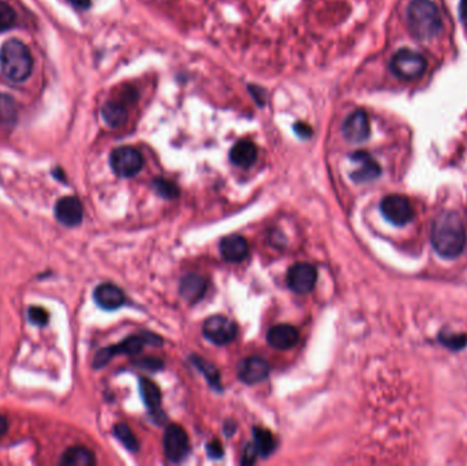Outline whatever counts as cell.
<instances>
[{"label": "cell", "mask_w": 467, "mask_h": 466, "mask_svg": "<svg viewBox=\"0 0 467 466\" xmlns=\"http://www.w3.org/2000/svg\"><path fill=\"white\" fill-rule=\"evenodd\" d=\"M431 241L436 253L443 259H456L466 245L465 224L453 211H443L433 220Z\"/></svg>", "instance_id": "1"}, {"label": "cell", "mask_w": 467, "mask_h": 466, "mask_svg": "<svg viewBox=\"0 0 467 466\" xmlns=\"http://www.w3.org/2000/svg\"><path fill=\"white\" fill-rule=\"evenodd\" d=\"M0 70L13 82L26 81L33 70L29 48L17 38L7 40L0 48Z\"/></svg>", "instance_id": "2"}, {"label": "cell", "mask_w": 467, "mask_h": 466, "mask_svg": "<svg viewBox=\"0 0 467 466\" xmlns=\"http://www.w3.org/2000/svg\"><path fill=\"white\" fill-rule=\"evenodd\" d=\"M409 29L418 40H429L443 28L441 14L431 0H413L407 9Z\"/></svg>", "instance_id": "3"}, {"label": "cell", "mask_w": 467, "mask_h": 466, "mask_svg": "<svg viewBox=\"0 0 467 466\" xmlns=\"http://www.w3.org/2000/svg\"><path fill=\"white\" fill-rule=\"evenodd\" d=\"M163 343V340L160 337H157L155 334H142V335H134L130 337L127 340L114 345L111 347H105L102 349L93 359V368L95 369H100L105 367L111 359L115 354H129V356H136L139 354V352L144 349V346L146 345H152V346H160Z\"/></svg>", "instance_id": "4"}, {"label": "cell", "mask_w": 467, "mask_h": 466, "mask_svg": "<svg viewBox=\"0 0 467 466\" xmlns=\"http://www.w3.org/2000/svg\"><path fill=\"white\" fill-rule=\"evenodd\" d=\"M391 72L400 80L412 81L419 78L426 70V59L418 53L409 48H402L397 51L391 62Z\"/></svg>", "instance_id": "5"}, {"label": "cell", "mask_w": 467, "mask_h": 466, "mask_svg": "<svg viewBox=\"0 0 467 466\" xmlns=\"http://www.w3.org/2000/svg\"><path fill=\"white\" fill-rule=\"evenodd\" d=\"M112 171L122 178H131L137 175L142 168V156L136 148L121 146L112 151L109 156Z\"/></svg>", "instance_id": "6"}, {"label": "cell", "mask_w": 467, "mask_h": 466, "mask_svg": "<svg viewBox=\"0 0 467 466\" xmlns=\"http://www.w3.org/2000/svg\"><path fill=\"white\" fill-rule=\"evenodd\" d=\"M381 214L395 226H406L414 217V210L410 201L399 195H391L381 200Z\"/></svg>", "instance_id": "7"}, {"label": "cell", "mask_w": 467, "mask_h": 466, "mask_svg": "<svg viewBox=\"0 0 467 466\" xmlns=\"http://www.w3.org/2000/svg\"><path fill=\"white\" fill-rule=\"evenodd\" d=\"M203 332L208 341L219 346H225L235 340L238 330L237 324L232 320L222 315H216L205 320L203 325Z\"/></svg>", "instance_id": "8"}, {"label": "cell", "mask_w": 467, "mask_h": 466, "mask_svg": "<svg viewBox=\"0 0 467 466\" xmlns=\"http://www.w3.org/2000/svg\"><path fill=\"white\" fill-rule=\"evenodd\" d=\"M164 454L168 461L178 464L185 460L189 453V438L179 426H170L164 433Z\"/></svg>", "instance_id": "9"}, {"label": "cell", "mask_w": 467, "mask_h": 466, "mask_svg": "<svg viewBox=\"0 0 467 466\" xmlns=\"http://www.w3.org/2000/svg\"><path fill=\"white\" fill-rule=\"evenodd\" d=\"M317 271L309 263H296L287 273V285L296 294H309L316 286Z\"/></svg>", "instance_id": "10"}, {"label": "cell", "mask_w": 467, "mask_h": 466, "mask_svg": "<svg viewBox=\"0 0 467 466\" xmlns=\"http://www.w3.org/2000/svg\"><path fill=\"white\" fill-rule=\"evenodd\" d=\"M342 130L345 139L350 143H360L367 140L370 134V122L366 112L355 111L348 115Z\"/></svg>", "instance_id": "11"}, {"label": "cell", "mask_w": 467, "mask_h": 466, "mask_svg": "<svg viewBox=\"0 0 467 466\" xmlns=\"http://www.w3.org/2000/svg\"><path fill=\"white\" fill-rule=\"evenodd\" d=\"M55 216L62 224L68 227L78 226L84 217L82 204L78 198H60L55 205Z\"/></svg>", "instance_id": "12"}, {"label": "cell", "mask_w": 467, "mask_h": 466, "mask_svg": "<svg viewBox=\"0 0 467 466\" xmlns=\"http://www.w3.org/2000/svg\"><path fill=\"white\" fill-rule=\"evenodd\" d=\"M351 161L357 164V168L351 173V180L357 183L376 180L381 174L380 166L367 152H355Z\"/></svg>", "instance_id": "13"}, {"label": "cell", "mask_w": 467, "mask_h": 466, "mask_svg": "<svg viewBox=\"0 0 467 466\" xmlns=\"http://www.w3.org/2000/svg\"><path fill=\"white\" fill-rule=\"evenodd\" d=\"M269 374L268 362L261 357H249L243 359L238 367V376L246 384H256Z\"/></svg>", "instance_id": "14"}, {"label": "cell", "mask_w": 467, "mask_h": 466, "mask_svg": "<svg viewBox=\"0 0 467 466\" xmlns=\"http://www.w3.org/2000/svg\"><path fill=\"white\" fill-rule=\"evenodd\" d=\"M267 341L277 350H287L294 347L299 341V332L290 324H277L269 328Z\"/></svg>", "instance_id": "15"}, {"label": "cell", "mask_w": 467, "mask_h": 466, "mask_svg": "<svg viewBox=\"0 0 467 466\" xmlns=\"http://www.w3.org/2000/svg\"><path fill=\"white\" fill-rule=\"evenodd\" d=\"M93 297L96 304L105 310H115L124 304V294L122 288L112 283H103L96 287Z\"/></svg>", "instance_id": "16"}, {"label": "cell", "mask_w": 467, "mask_h": 466, "mask_svg": "<svg viewBox=\"0 0 467 466\" xmlns=\"http://www.w3.org/2000/svg\"><path fill=\"white\" fill-rule=\"evenodd\" d=\"M220 253L225 261L241 263L249 253L247 241L241 235H228L220 242Z\"/></svg>", "instance_id": "17"}, {"label": "cell", "mask_w": 467, "mask_h": 466, "mask_svg": "<svg viewBox=\"0 0 467 466\" xmlns=\"http://www.w3.org/2000/svg\"><path fill=\"white\" fill-rule=\"evenodd\" d=\"M205 290H207L205 279L195 273H190V275H186L185 278H182L181 285H179V293H181L182 298L190 304L198 303L204 297Z\"/></svg>", "instance_id": "18"}, {"label": "cell", "mask_w": 467, "mask_h": 466, "mask_svg": "<svg viewBox=\"0 0 467 466\" xmlns=\"http://www.w3.org/2000/svg\"><path fill=\"white\" fill-rule=\"evenodd\" d=\"M257 159V148L252 141L241 140L230 151V161L238 167H250Z\"/></svg>", "instance_id": "19"}, {"label": "cell", "mask_w": 467, "mask_h": 466, "mask_svg": "<svg viewBox=\"0 0 467 466\" xmlns=\"http://www.w3.org/2000/svg\"><path fill=\"white\" fill-rule=\"evenodd\" d=\"M96 458L90 450L81 446L71 448L65 451L60 458V465L65 466H93Z\"/></svg>", "instance_id": "20"}, {"label": "cell", "mask_w": 467, "mask_h": 466, "mask_svg": "<svg viewBox=\"0 0 467 466\" xmlns=\"http://www.w3.org/2000/svg\"><path fill=\"white\" fill-rule=\"evenodd\" d=\"M105 124L111 127H119L127 121V111L124 106L117 102H108L102 109Z\"/></svg>", "instance_id": "21"}, {"label": "cell", "mask_w": 467, "mask_h": 466, "mask_svg": "<svg viewBox=\"0 0 467 466\" xmlns=\"http://www.w3.org/2000/svg\"><path fill=\"white\" fill-rule=\"evenodd\" d=\"M139 391H141V396L144 399V403L146 405L148 409L156 411L160 406L161 394H160L159 387L156 386L152 380L142 377L139 380Z\"/></svg>", "instance_id": "22"}, {"label": "cell", "mask_w": 467, "mask_h": 466, "mask_svg": "<svg viewBox=\"0 0 467 466\" xmlns=\"http://www.w3.org/2000/svg\"><path fill=\"white\" fill-rule=\"evenodd\" d=\"M254 436V446L257 448V453L261 457H269L275 448H277V440L274 435L268 430L264 428H254L253 430Z\"/></svg>", "instance_id": "23"}, {"label": "cell", "mask_w": 467, "mask_h": 466, "mask_svg": "<svg viewBox=\"0 0 467 466\" xmlns=\"http://www.w3.org/2000/svg\"><path fill=\"white\" fill-rule=\"evenodd\" d=\"M16 116H17V107L14 99L9 94L0 93V122L11 124L16 121Z\"/></svg>", "instance_id": "24"}, {"label": "cell", "mask_w": 467, "mask_h": 466, "mask_svg": "<svg viewBox=\"0 0 467 466\" xmlns=\"http://www.w3.org/2000/svg\"><path fill=\"white\" fill-rule=\"evenodd\" d=\"M114 435L117 439L121 442L122 445L130 451H137L139 450V442L137 438L133 435V432L126 424H117L114 428Z\"/></svg>", "instance_id": "25"}, {"label": "cell", "mask_w": 467, "mask_h": 466, "mask_svg": "<svg viewBox=\"0 0 467 466\" xmlns=\"http://www.w3.org/2000/svg\"><path fill=\"white\" fill-rule=\"evenodd\" d=\"M194 364L198 367L200 371L204 372V375L207 376L209 383L212 384V387H218L220 389V380H219V372L215 369L213 365H210L209 362H207L205 359H201V357H197L194 359Z\"/></svg>", "instance_id": "26"}, {"label": "cell", "mask_w": 467, "mask_h": 466, "mask_svg": "<svg viewBox=\"0 0 467 466\" xmlns=\"http://www.w3.org/2000/svg\"><path fill=\"white\" fill-rule=\"evenodd\" d=\"M16 21H17L16 11L6 1L0 0V32L14 26Z\"/></svg>", "instance_id": "27"}, {"label": "cell", "mask_w": 467, "mask_h": 466, "mask_svg": "<svg viewBox=\"0 0 467 466\" xmlns=\"http://www.w3.org/2000/svg\"><path fill=\"white\" fill-rule=\"evenodd\" d=\"M440 342L446 346V347H450V349H453V350H458V349H463L467 345V335L466 334H451V332H441L440 337H439Z\"/></svg>", "instance_id": "28"}, {"label": "cell", "mask_w": 467, "mask_h": 466, "mask_svg": "<svg viewBox=\"0 0 467 466\" xmlns=\"http://www.w3.org/2000/svg\"><path fill=\"white\" fill-rule=\"evenodd\" d=\"M154 186H155L156 192L164 198H175L178 197V195H179L176 185L170 180H156L154 182Z\"/></svg>", "instance_id": "29"}, {"label": "cell", "mask_w": 467, "mask_h": 466, "mask_svg": "<svg viewBox=\"0 0 467 466\" xmlns=\"http://www.w3.org/2000/svg\"><path fill=\"white\" fill-rule=\"evenodd\" d=\"M29 319L32 323L37 324V325H45L48 322V313L45 309H43L40 306H32L29 309Z\"/></svg>", "instance_id": "30"}, {"label": "cell", "mask_w": 467, "mask_h": 466, "mask_svg": "<svg viewBox=\"0 0 467 466\" xmlns=\"http://www.w3.org/2000/svg\"><path fill=\"white\" fill-rule=\"evenodd\" d=\"M257 455H259V453H257V448L254 446V443H250L243 451L242 464H246V465L254 464V461L257 460Z\"/></svg>", "instance_id": "31"}, {"label": "cell", "mask_w": 467, "mask_h": 466, "mask_svg": "<svg viewBox=\"0 0 467 466\" xmlns=\"http://www.w3.org/2000/svg\"><path fill=\"white\" fill-rule=\"evenodd\" d=\"M207 451L208 455H209L210 458H213V460H219V458H222V457H223V453H225L219 440H213V442L208 443Z\"/></svg>", "instance_id": "32"}, {"label": "cell", "mask_w": 467, "mask_h": 466, "mask_svg": "<svg viewBox=\"0 0 467 466\" xmlns=\"http://www.w3.org/2000/svg\"><path fill=\"white\" fill-rule=\"evenodd\" d=\"M295 133L299 136V137H304V139H309L311 136V126L305 125V124H296L294 126Z\"/></svg>", "instance_id": "33"}, {"label": "cell", "mask_w": 467, "mask_h": 466, "mask_svg": "<svg viewBox=\"0 0 467 466\" xmlns=\"http://www.w3.org/2000/svg\"><path fill=\"white\" fill-rule=\"evenodd\" d=\"M459 17L462 23L467 28V0H461L459 4Z\"/></svg>", "instance_id": "34"}, {"label": "cell", "mask_w": 467, "mask_h": 466, "mask_svg": "<svg viewBox=\"0 0 467 466\" xmlns=\"http://www.w3.org/2000/svg\"><path fill=\"white\" fill-rule=\"evenodd\" d=\"M71 1L74 6H77L80 9H87L90 4V0H71Z\"/></svg>", "instance_id": "35"}, {"label": "cell", "mask_w": 467, "mask_h": 466, "mask_svg": "<svg viewBox=\"0 0 467 466\" xmlns=\"http://www.w3.org/2000/svg\"><path fill=\"white\" fill-rule=\"evenodd\" d=\"M7 428H9V424H7V420L3 417V416H0V436H3L4 433H6V430H7Z\"/></svg>", "instance_id": "36"}]
</instances>
